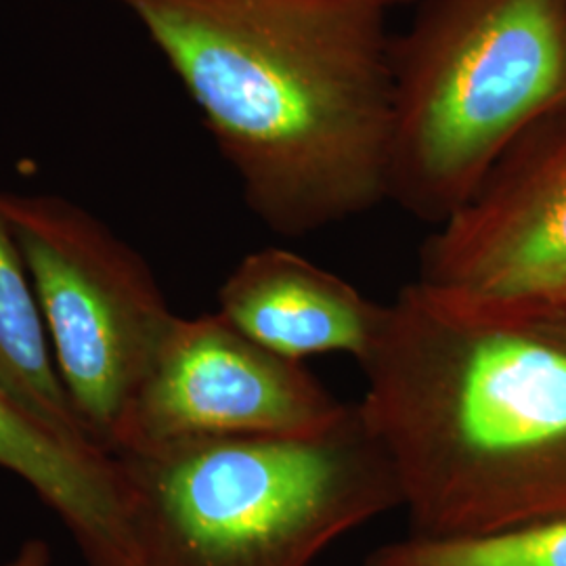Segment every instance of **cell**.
Returning <instances> with one entry per match:
<instances>
[{"instance_id": "obj_14", "label": "cell", "mask_w": 566, "mask_h": 566, "mask_svg": "<svg viewBox=\"0 0 566 566\" xmlns=\"http://www.w3.org/2000/svg\"><path fill=\"white\" fill-rule=\"evenodd\" d=\"M556 311H558V313H565V315H566V303L563 304V306H558V308H556Z\"/></svg>"}, {"instance_id": "obj_12", "label": "cell", "mask_w": 566, "mask_h": 566, "mask_svg": "<svg viewBox=\"0 0 566 566\" xmlns=\"http://www.w3.org/2000/svg\"><path fill=\"white\" fill-rule=\"evenodd\" d=\"M2 566H51V547L42 539H28L18 556Z\"/></svg>"}, {"instance_id": "obj_11", "label": "cell", "mask_w": 566, "mask_h": 566, "mask_svg": "<svg viewBox=\"0 0 566 566\" xmlns=\"http://www.w3.org/2000/svg\"><path fill=\"white\" fill-rule=\"evenodd\" d=\"M364 566H566V514L472 537L409 533L371 549Z\"/></svg>"}, {"instance_id": "obj_10", "label": "cell", "mask_w": 566, "mask_h": 566, "mask_svg": "<svg viewBox=\"0 0 566 566\" xmlns=\"http://www.w3.org/2000/svg\"><path fill=\"white\" fill-rule=\"evenodd\" d=\"M0 392L57 439L103 449L61 382L30 273L0 208ZM107 451V449H105Z\"/></svg>"}, {"instance_id": "obj_1", "label": "cell", "mask_w": 566, "mask_h": 566, "mask_svg": "<svg viewBox=\"0 0 566 566\" xmlns=\"http://www.w3.org/2000/svg\"><path fill=\"white\" fill-rule=\"evenodd\" d=\"M200 107L248 208L303 238L388 200L392 39L376 0H118Z\"/></svg>"}, {"instance_id": "obj_7", "label": "cell", "mask_w": 566, "mask_h": 566, "mask_svg": "<svg viewBox=\"0 0 566 566\" xmlns=\"http://www.w3.org/2000/svg\"><path fill=\"white\" fill-rule=\"evenodd\" d=\"M350 409L304 364L250 340L223 315H177L112 451L200 437H311Z\"/></svg>"}, {"instance_id": "obj_9", "label": "cell", "mask_w": 566, "mask_h": 566, "mask_svg": "<svg viewBox=\"0 0 566 566\" xmlns=\"http://www.w3.org/2000/svg\"><path fill=\"white\" fill-rule=\"evenodd\" d=\"M0 468L57 512L91 566H128L126 491L114 453L57 439L0 392Z\"/></svg>"}, {"instance_id": "obj_2", "label": "cell", "mask_w": 566, "mask_h": 566, "mask_svg": "<svg viewBox=\"0 0 566 566\" xmlns=\"http://www.w3.org/2000/svg\"><path fill=\"white\" fill-rule=\"evenodd\" d=\"M361 369L357 407L392 462L411 535L565 516V313L476 308L409 283Z\"/></svg>"}, {"instance_id": "obj_4", "label": "cell", "mask_w": 566, "mask_h": 566, "mask_svg": "<svg viewBox=\"0 0 566 566\" xmlns=\"http://www.w3.org/2000/svg\"><path fill=\"white\" fill-rule=\"evenodd\" d=\"M566 112V0H422L392 39L388 200L446 223L528 128Z\"/></svg>"}, {"instance_id": "obj_13", "label": "cell", "mask_w": 566, "mask_h": 566, "mask_svg": "<svg viewBox=\"0 0 566 566\" xmlns=\"http://www.w3.org/2000/svg\"><path fill=\"white\" fill-rule=\"evenodd\" d=\"M376 2H380L382 7L388 9V7H392V4H399V2H405V0H376Z\"/></svg>"}, {"instance_id": "obj_3", "label": "cell", "mask_w": 566, "mask_h": 566, "mask_svg": "<svg viewBox=\"0 0 566 566\" xmlns=\"http://www.w3.org/2000/svg\"><path fill=\"white\" fill-rule=\"evenodd\" d=\"M128 566H313L403 506L385 447L353 405L311 437H200L114 453Z\"/></svg>"}, {"instance_id": "obj_6", "label": "cell", "mask_w": 566, "mask_h": 566, "mask_svg": "<svg viewBox=\"0 0 566 566\" xmlns=\"http://www.w3.org/2000/svg\"><path fill=\"white\" fill-rule=\"evenodd\" d=\"M418 283L453 303H566V112L528 128L420 252Z\"/></svg>"}, {"instance_id": "obj_8", "label": "cell", "mask_w": 566, "mask_h": 566, "mask_svg": "<svg viewBox=\"0 0 566 566\" xmlns=\"http://www.w3.org/2000/svg\"><path fill=\"white\" fill-rule=\"evenodd\" d=\"M386 308L283 248L250 252L219 290V315L250 340L298 364L319 355H348L364 364L380 338Z\"/></svg>"}, {"instance_id": "obj_5", "label": "cell", "mask_w": 566, "mask_h": 566, "mask_svg": "<svg viewBox=\"0 0 566 566\" xmlns=\"http://www.w3.org/2000/svg\"><path fill=\"white\" fill-rule=\"evenodd\" d=\"M41 306L61 382L95 441L114 447L175 313L149 264L60 196L0 191Z\"/></svg>"}]
</instances>
